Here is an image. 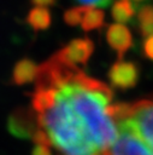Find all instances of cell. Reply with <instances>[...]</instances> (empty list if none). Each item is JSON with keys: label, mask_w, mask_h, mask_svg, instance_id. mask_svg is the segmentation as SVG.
<instances>
[{"label": "cell", "mask_w": 153, "mask_h": 155, "mask_svg": "<svg viewBox=\"0 0 153 155\" xmlns=\"http://www.w3.org/2000/svg\"><path fill=\"white\" fill-rule=\"evenodd\" d=\"M111 113L116 124L124 122L134 130L153 154V98L112 104Z\"/></svg>", "instance_id": "7a4b0ae2"}, {"label": "cell", "mask_w": 153, "mask_h": 155, "mask_svg": "<svg viewBox=\"0 0 153 155\" xmlns=\"http://www.w3.org/2000/svg\"><path fill=\"white\" fill-rule=\"evenodd\" d=\"M140 33L143 38L153 35V5H145L137 13Z\"/></svg>", "instance_id": "7c38bea8"}, {"label": "cell", "mask_w": 153, "mask_h": 155, "mask_svg": "<svg viewBox=\"0 0 153 155\" xmlns=\"http://www.w3.org/2000/svg\"><path fill=\"white\" fill-rule=\"evenodd\" d=\"M31 155H52L51 149L48 145H43V144H35Z\"/></svg>", "instance_id": "2e32d148"}, {"label": "cell", "mask_w": 153, "mask_h": 155, "mask_svg": "<svg viewBox=\"0 0 153 155\" xmlns=\"http://www.w3.org/2000/svg\"><path fill=\"white\" fill-rule=\"evenodd\" d=\"M31 4H34L35 6L39 7H48L55 4V0H30Z\"/></svg>", "instance_id": "e0dca14e"}, {"label": "cell", "mask_w": 153, "mask_h": 155, "mask_svg": "<svg viewBox=\"0 0 153 155\" xmlns=\"http://www.w3.org/2000/svg\"><path fill=\"white\" fill-rule=\"evenodd\" d=\"M118 137L105 155H153L142 138L124 122H117Z\"/></svg>", "instance_id": "3957f363"}, {"label": "cell", "mask_w": 153, "mask_h": 155, "mask_svg": "<svg viewBox=\"0 0 153 155\" xmlns=\"http://www.w3.org/2000/svg\"><path fill=\"white\" fill-rule=\"evenodd\" d=\"M111 15L117 23H128L135 15V6L131 4V0H117L112 5Z\"/></svg>", "instance_id": "8fae6325"}, {"label": "cell", "mask_w": 153, "mask_h": 155, "mask_svg": "<svg viewBox=\"0 0 153 155\" xmlns=\"http://www.w3.org/2000/svg\"><path fill=\"white\" fill-rule=\"evenodd\" d=\"M94 52V42L89 38L73 39L63 48H60L55 56L64 63L71 67L86 65Z\"/></svg>", "instance_id": "5b68a950"}, {"label": "cell", "mask_w": 153, "mask_h": 155, "mask_svg": "<svg viewBox=\"0 0 153 155\" xmlns=\"http://www.w3.org/2000/svg\"><path fill=\"white\" fill-rule=\"evenodd\" d=\"M143 54L148 59L153 61V35L145 39V41H143Z\"/></svg>", "instance_id": "5bb4252c"}, {"label": "cell", "mask_w": 153, "mask_h": 155, "mask_svg": "<svg viewBox=\"0 0 153 155\" xmlns=\"http://www.w3.org/2000/svg\"><path fill=\"white\" fill-rule=\"evenodd\" d=\"M134 1H142V0H134Z\"/></svg>", "instance_id": "ac0fdd59"}, {"label": "cell", "mask_w": 153, "mask_h": 155, "mask_svg": "<svg viewBox=\"0 0 153 155\" xmlns=\"http://www.w3.org/2000/svg\"><path fill=\"white\" fill-rule=\"evenodd\" d=\"M37 74L39 65L29 58H23L14 64V68L12 70V81L13 84L22 86L36 80Z\"/></svg>", "instance_id": "ba28073f"}, {"label": "cell", "mask_w": 153, "mask_h": 155, "mask_svg": "<svg viewBox=\"0 0 153 155\" xmlns=\"http://www.w3.org/2000/svg\"><path fill=\"white\" fill-rule=\"evenodd\" d=\"M39 128L37 116L33 108H18L10 115L7 120V130L16 138L31 139Z\"/></svg>", "instance_id": "277c9868"}, {"label": "cell", "mask_w": 153, "mask_h": 155, "mask_svg": "<svg viewBox=\"0 0 153 155\" xmlns=\"http://www.w3.org/2000/svg\"><path fill=\"white\" fill-rule=\"evenodd\" d=\"M51 13L47 10V7H33L27 16V23L34 29V30H45L51 24Z\"/></svg>", "instance_id": "30bf717a"}, {"label": "cell", "mask_w": 153, "mask_h": 155, "mask_svg": "<svg viewBox=\"0 0 153 155\" xmlns=\"http://www.w3.org/2000/svg\"><path fill=\"white\" fill-rule=\"evenodd\" d=\"M112 90L55 54L39 65L31 108L63 155H105L118 137Z\"/></svg>", "instance_id": "6da1fadb"}, {"label": "cell", "mask_w": 153, "mask_h": 155, "mask_svg": "<svg viewBox=\"0 0 153 155\" xmlns=\"http://www.w3.org/2000/svg\"><path fill=\"white\" fill-rule=\"evenodd\" d=\"M81 5L84 6H96V7H106L111 4L112 0H76Z\"/></svg>", "instance_id": "9a60e30c"}, {"label": "cell", "mask_w": 153, "mask_h": 155, "mask_svg": "<svg viewBox=\"0 0 153 155\" xmlns=\"http://www.w3.org/2000/svg\"><path fill=\"white\" fill-rule=\"evenodd\" d=\"M140 78V70L136 63L119 59L108 70V80L112 87L128 90L134 87Z\"/></svg>", "instance_id": "8992f818"}, {"label": "cell", "mask_w": 153, "mask_h": 155, "mask_svg": "<svg viewBox=\"0 0 153 155\" xmlns=\"http://www.w3.org/2000/svg\"><path fill=\"white\" fill-rule=\"evenodd\" d=\"M86 8H87V6L81 5V6L72 7V8L66 10L65 13H64V21H65V23L69 24V25H77V24H81Z\"/></svg>", "instance_id": "4fadbf2b"}, {"label": "cell", "mask_w": 153, "mask_h": 155, "mask_svg": "<svg viewBox=\"0 0 153 155\" xmlns=\"http://www.w3.org/2000/svg\"><path fill=\"white\" fill-rule=\"evenodd\" d=\"M106 41L110 47L116 51L117 57L122 59L124 54L133 46V36L126 25L122 23H114L108 25L106 30Z\"/></svg>", "instance_id": "52a82bcc"}, {"label": "cell", "mask_w": 153, "mask_h": 155, "mask_svg": "<svg viewBox=\"0 0 153 155\" xmlns=\"http://www.w3.org/2000/svg\"><path fill=\"white\" fill-rule=\"evenodd\" d=\"M105 25V13L101 8L96 6H87L81 27L84 31H90L95 29H100Z\"/></svg>", "instance_id": "9c48e42d"}]
</instances>
